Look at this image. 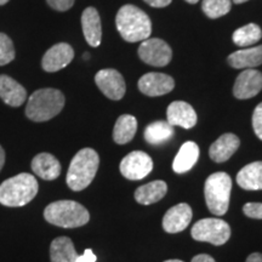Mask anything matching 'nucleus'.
I'll return each instance as SVG.
<instances>
[{"label": "nucleus", "mask_w": 262, "mask_h": 262, "mask_svg": "<svg viewBox=\"0 0 262 262\" xmlns=\"http://www.w3.org/2000/svg\"><path fill=\"white\" fill-rule=\"evenodd\" d=\"M78 254L71 238L58 237L50 245L51 262H75Z\"/></svg>", "instance_id": "b1692460"}, {"label": "nucleus", "mask_w": 262, "mask_h": 262, "mask_svg": "<svg viewBox=\"0 0 262 262\" xmlns=\"http://www.w3.org/2000/svg\"><path fill=\"white\" fill-rule=\"evenodd\" d=\"M44 217L49 224L62 228H77L86 225L90 214L86 208L74 201H58L49 204L44 210Z\"/></svg>", "instance_id": "39448f33"}, {"label": "nucleus", "mask_w": 262, "mask_h": 262, "mask_svg": "<svg viewBox=\"0 0 262 262\" xmlns=\"http://www.w3.org/2000/svg\"><path fill=\"white\" fill-rule=\"evenodd\" d=\"M145 2L152 6V8H165L172 0H145Z\"/></svg>", "instance_id": "72a5a7b5"}, {"label": "nucleus", "mask_w": 262, "mask_h": 262, "mask_svg": "<svg viewBox=\"0 0 262 262\" xmlns=\"http://www.w3.org/2000/svg\"><path fill=\"white\" fill-rule=\"evenodd\" d=\"M186 2L189 3V4H195V3H198L199 0H186Z\"/></svg>", "instance_id": "58836bf2"}, {"label": "nucleus", "mask_w": 262, "mask_h": 262, "mask_svg": "<svg viewBox=\"0 0 262 262\" xmlns=\"http://www.w3.org/2000/svg\"><path fill=\"white\" fill-rule=\"evenodd\" d=\"M137 130V120L130 114H123L117 119L113 129V140L118 145H125L134 139Z\"/></svg>", "instance_id": "393cba45"}, {"label": "nucleus", "mask_w": 262, "mask_h": 262, "mask_svg": "<svg viewBox=\"0 0 262 262\" xmlns=\"http://www.w3.org/2000/svg\"><path fill=\"white\" fill-rule=\"evenodd\" d=\"M74 57V50L67 42H58L45 52L41 60V67L45 72L54 73L63 70Z\"/></svg>", "instance_id": "9b49d317"}, {"label": "nucleus", "mask_w": 262, "mask_h": 262, "mask_svg": "<svg viewBox=\"0 0 262 262\" xmlns=\"http://www.w3.org/2000/svg\"><path fill=\"white\" fill-rule=\"evenodd\" d=\"M98 165H100V157L93 148H83L77 153L72 159L70 169L67 172L68 187L72 191H83L93 182L96 175Z\"/></svg>", "instance_id": "7ed1b4c3"}, {"label": "nucleus", "mask_w": 262, "mask_h": 262, "mask_svg": "<svg viewBox=\"0 0 262 262\" xmlns=\"http://www.w3.org/2000/svg\"><path fill=\"white\" fill-rule=\"evenodd\" d=\"M173 126L165 120H157L150 123L145 129V140L149 145H162L173 136Z\"/></svg>", "instance_id": "a878e982"}, {"label": "nucleus", "mask_w": 262, "mask_h": 262, "mask_svg": "<svg viewBox=\"0 0 262 262\" xmlns=\"http://www.w3.org/2000/svg\"><path fill=\"white\" fill-rule=\"evenodd\" d=\"M232 191V179L226 172L211 173L206 179L204 194L206 206L211 214L222 216L228 211Z\"/></svg>", "instance_id": "423d86ee"}, {"label": "nucleus", "mask_w": 262, "mask_h": 262, "mask_svg": "<svg viewBox=\"0 0 262 262\" xmlns=\"http://www.w3.org/2000/svg\"><path fill=\"white\" fill-rule=\"evenodd\" d=\"M120 172L124 178L131 181L145 179L153 170V160L142 150H134L120 162Z\"/></svg>", "instance_id": "6e6552de"}, {"label": "nucleus", "mask_w": 262, "mask_h": 262, "mask_svg": "<svg viewBox=\"0 0 262 262\" xmlns=\"http://www.w3.org/2000/svg\"><path fill=\"white\" fill-rule=\"evenodd\" d=\"M241 140L234 134H224L219 137L209 149V156L215 163H225L234 155L235 150L239 148Z\"/></svg>", "instance_id": "a211bd4d"}, {"label": "nucleus", "mask_w": 262, "mask_h": 262, "mask_svg": "<svg viewBox=\"0 0 262 262\" xmlns=\"http://www.w3.org/2000/svg\"><path fill=\"white\" fill-rule=\"evenodd\" d=\"M95 83L97 88L102 91L104 96L110 100L118 101L122 100L125 95L126 85L123 75L116 70L107 68V70H101L95 75Z\"/></svg>", "instance_id": "9d476101"}, {"label": "nucleus", "mask_w": 262, "mask_h": 262, "mask_svg": "<svg viewBox=\"0 0 262 262\" xmlns=\"http://www.w3.org/2000/svg\"><path fill=\"white\" fill-rule=\"evenodd\" d=\"M39 189L37 179L31 173L22 172L5 180L0 185V204L18 208L34 199Z\"/></svg>", "instance_id": "f03ea898"}, {"label": "nucleus", "mask_w": 262, "mask_h": 262, "mask_svg": "<svg viewBox=\"0 0 262 262\" xmlns=\"http://www.w3.org/2000/svg\"><path fill=\"white\" fill-rule=\"evenodd\" d=\"M139 89L142 94L150 97L163 96L175 88V81L170 75L164 73H147L140 78Z\"/></svg>", "instance_id": "ddd939ff"}, {"label": "nucleus", "mask_w": 262, "mask_h": 262, "mask_svg": "<svg viewBox=\"0 0 262 262\" xmlns=\"http://www.w3.org/2000/svg\"><path fill=\"white\" fill-rule=\"evenodd\" d=\"M81 27L85 40L93 48H97L102 40V27L101 18L95 8H86L81 15Z\"/></svg>", "instance_id": "dca6fc26"}, {"label": "nucleus", "mask_w": 262, "mask_h": 262, "mask_svg": "<svg viewBox=\"0 0 262 262\" xmlns=\"http://www.w3.org/2000/svg\"><path fill=\"white\" fill-rule=\"evenodd\" d=\"M199 159V147L193 141H187L181 146L172 163L176 173H185L191 170Z\"/></svg>", "instance_id": "412c9836"}, {"label": "nucleus", "mask_w": 262, "mask_h": 262, "mask_svg": "<svg viewBox=\"0 0 262 262\" xmlns=\"http://www.w3.org/2000/svg\"><path fill=\"white\" fill-rule=\"evenodd\" d=\"M253 127L258 139L262 140V102L258 103L253 113Z\"/></svg>", "instance_id": "7c9ffc66"}, {"label": "nucleus", "mask_w": 262, "mask_h": 262, "mask_svg": "<svg viewBox=\"0 0 262 262\" xmlns=\"http://www.w3.org/2000/svg\"><path fill=\"white\" fill-rule=\"evenodd\" d=\"M245 262H262V254L260 253L250 254Z\"/></svg>", "instance_id": "c9c22d12"}, {"label": "nucleus", "mask_w": 262, "mask_h": 262, "mask_svg": "<svg viewBox=\"0 0 262 262\" xmlns=\"http://www.w3.org/2000/svg\"><path fill=\"white\" fill-rule=\"evenodd\" d=\"M166 118L170 125L192 129L196 124V113L191 104L185 101H173L166 110Z\"/></svg>", "instance_id": "2eb2a0df"}, {"label": "nucleus", "mask_w": 262, "mask_h": 262, "mask_svg": "<svg viewBox=\"0 0 262 262\" xmlns=\"http://www.w3.org/2000/svg\"><path fill=\"white\" fill-rule=\"evenodd\" d=\"M4 164H5V152L4 149H3V147L0 146V171H2Z\"/></svg>", "instance_id": "e433bc0d"}, {"label": "nucleus", "mask_w": 262, "mask_h": 262, "mask_svg": "<svg viewBox=\"0 0 262 262\" xmlns=\"http://www.w3.org/2000/svg\"><path fill=\"white\" fill-rule=\"evenodd\" d=\"M164 262H183V261H181V260H166Z\"/></svg>", "instance_id": "a19ab883"}, {"label": "nucleus", "mask_w": 262, "mask_h": 262, "mask_svg": "<svg viewBox=\"0 0 262 262\" xmlns=\"http://www.w3.org/2000/svg\"><path fill=\"white\" fill-rule=\"evenodd\" d=\"M262 38V31L257 25L249 24L233 33V41L238 47H250Z\"/></svg>", "instance_id": "bb28decb"}, {"label": "nucleus", "mask_w": 262, "mask_h": 262, "mask_svg": "<svg viewBox=\"0 0 262 262\" xmlns=\"http://www.w3.org/2000/svg\"><path fill=\"white\" fill-rule=\"evenodd\" d=\"M192 262H216L215 258L208 254H199L192 258Z\"/></svg>", "instance_id": "f704fd0d"}, {"label": "nucleus", "mask_w": 262, "mask_h": 262, "mask_svg": "<svg viewBox=\"0 0 262 262\" xmlns=\"http://www.w3.org/2000/svg\"><path fill=\"white\" fill-rule=\"evenodd\" d=\"M116 25L122 38L129 42L146 40L152 33L148 15L135 5L122 6L116 16Z\"/></svg>", "instance_id": "f257e3e1"}, {"label": "nucleus", "mask_w": 262, "mask_h": 262, "mask_svg": "<svg viewBox=\"0 0 262 262\" xmlns=\"http://www.w3.org/2000/svg\"><path fill=\"white\" fill-rule=\"evenodd\" d=\"M245 2H248V0H233L234 4H243Z\"/></svg>", "instance_id": "4c0bfd02"}, {"label": "nucleus", "mask_w": 262, "mask_h": 262, "mask_svg": "<svg viewBox=\"0 0 262 262\" xmlns=\"http://www.w3.org/2000/svg\"><path fill=\"white\" fill-rule=\"evenodd\" d=\"M139 56L145 63L155 67H164L169 64L172 57L171 48L158 38L146 39L141 42Z\"/></svg>", "instance_id": "1a4fd4ad"}, {"label": "nucleus", "mask_w": 262, "mask_h": 262, "mask_svg": "<svg viewBox=\"0 0 262 262\" xmlns=\"http://www.w3.org/2000/svg\"><path fill=\"white\" fill-rule=\"evenodd\" d=\"M228 64L235 70H249L262 64V45L238 50L227 58Z\"/></svg>", "instance_id": "aec40b11"}, {"label": "nucleus", "mask_w": 262, "mask_h": 262, "mask_svg": "<svg viewBox=\"0 0 262 262\" xmlns=\"http://www.w3.org/2000/svg\"><path fill=\"white\" fill-rule=\"evenodd\" d=\"M32 170L40 179L52 181L61 175V164L50 153H39L32 160Z\"/></svg>", "instance_id": "6ab92c4d"}, {"label": "nucleus", "mask_w": 262, "mask_h": 262, "mask_svg": "<svg viewBox=\"0 0 262 262\" xmlns=\"http://www.w3.org/2000/svg\"><path fill=\"white\" fill-rule=\"evenodd\" d=\"M0 98L8 106L19 107L27 100V91L9 75H0Z\"/></svg>", "instance_id": "f3484780"}, {"label": "nucleus", "mask_w": 262, "mask_h": 262, "mask_svg": "<svg viewBox=\"0 0 262 262\" xmlns=\"http://www.w3.org/2000/svg\"><path fill=\"white\" fill-rule=\"evenodd\" d=\"M192 208L186 203H181L165 212L163 217V228L168 233H179L185 231L191 224Z\"/></svg>", "instance_id": "4468645a"}, {"label": "nucleus", "mask_w": 262, "mask_h": 262, "mask_svg": "<svg viewBox=\"0 0 262 262\" xmlns=\"http://www.w3.org/2000/svg\"><path fill=\"white\" fill-rule=\"evenodd\" d=\"M262 90V73L257 70H244L235 79L233 95L238 100L251 98Z\"/></svg>", "instance_id": "f8f14e48"}, {"label": "nucleus", "mask_w": 262, "mask_h": 262, "mask_svg": "<svg viewBox=\"0 0 262 262\" xmlns=\"http://www.w3.org/2000/svg\"><path fill=\"white\" fill-rule=\"evenodd\" d=\"M243 212L248 217L262 220V203H247L243 206Z\"/></svg>", "instance_id": "c756f323"}, {"label": "nucleus", "mask_w": 262, "mask_h": 262, "mask_svg": "<svg viewBox=\"0 0 262 262\" xmlns=\"http://www.w3.org/2000/svg\"><path fill=\"white\" fill-rule=\"evenodd\" d=\"M192 238L196 242H205L214 245H222L231 237V227L221 219L209 217L199 220L192 227Z\"/></svg>", "instance_id": "0eeeda50"}, {"label": "nucleus", "mask_w": 262, "mask_h": 262, "mask_svg": "<svg viewBox=\"0 0 262 262\" xmlns=\"http://www.w3.org/2000/svg\"><path fill=\"white\" fill-rule=\"evenodd\" d=\"M231 6V0H203L202 9L209 18H219L228 14Z\"/></svg>", "instance_id": "cd10ccee"}, {"label": "nucleus", "mask_w": 262, "mask_h": 262, "mask_svg": "<svg viewBox=\"0 0 262 262\" xmlns=\"http://www.w3.org/2000/svg\"><path fill=\"white\" fill-rule=\"evenodd\" d=\"M96 260L97 257L96 255L93 253V250H91V249H86L83 255H78L77 261L75 262H96Z\"/></svg>", "instance_id": "473e14b6"}, {"label": "nucleus", "mask_w": 262, "mask_h": 262, "mask_svg": "<svg viewBox=\"0 0 262 262\" xmlns=\"http://www.w3.org/2000/svg\"><path fill=\"white\" fill-rule=\"evenodd\" d=\"M239 187L245 191H261L262 189V162H254L245 165L237 175Z\"/></svg>", "instance_id": "4be33fe9"}, {"label": "nucleus", "mask_w": 262, "mask_h": 262, "mask_svg": "<svg viewBox=\"0 0 262 262\" xmlns=\"http://www.w3.org/2000/svg\"><path fill=\"white\" fill-rule=\"evenodd\" d=\"M168 192V185L162 180H157L140 186L135 191V199L139 204L150 205L159 202Z\"/></svg>", "instance_id": "5701e85b"}, {"label": "nucleus", "mask_w": 262, "mask_h": 262, "mask_svg": "<svg viewBox=\"0 0 262 262\" xmlns=\"http://www.w3.org/2000/svg\"><path fill=\"white\" fill-rule=\"evenodd\" d=\"M48 4L57 11H67L74 5L75 0H47Z\"/></svg>", "instance_id": "2f4dec72"}, {"label": "nucleus", "mask_w": 262, "mask_h": 262, "mask_svg": "<svg viewBox=\"0 0 262 262\" xmlns=\"http://www.w3.org/2000/svg\"><path fill=\"white\" fill-rule=\"evenodd\" d=\"M64 106V96L57 89H40L29 96L26 116L33 122L41 123L52 119Z\"/></svg>", "instance_id": "20e7f679"}, {"label": "nucleus", "mask_w": 262, "mask_h": 262, "mask_svg": "<svg viewBox=\"0 0 262 262\" xmlns=\"http://www.w3.org/2000/svg\"><path fill=\"white\" fill-rule=\"evenodd\" d=\"M14 42L4 33H0V66H5L15 58Z\"/></svg>", "instance_id": "c85d7f7f"}, {"label": "nucleus", "mask_w": 262, "mask_h": 262, "mask_svg": "<svg viewBox=\"0 0 262 262\" xmlns=\"http://www.w3.org/2000/svg\"><path fill=\"white\" fill-rule=\"evenodd\" d=\"M10 0H0V5H5L6 3H9Z\"/></svg>", "instance_id": "ea45409f"}]
</instances>
